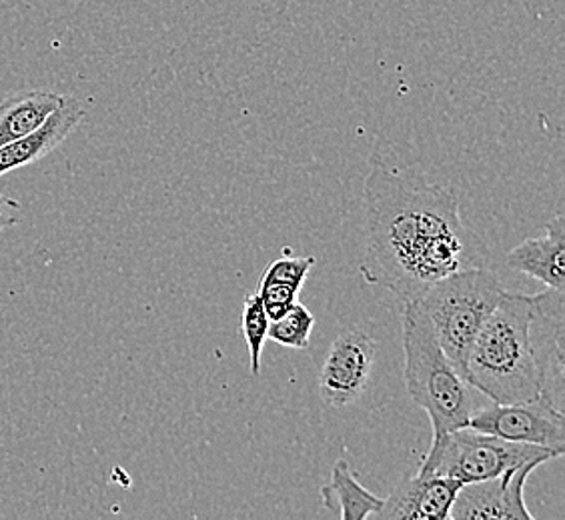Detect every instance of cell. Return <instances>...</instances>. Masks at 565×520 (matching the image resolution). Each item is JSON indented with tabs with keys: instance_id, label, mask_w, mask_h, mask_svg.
Segmentation results:
<instances>
[{
	"instance_id": "cell-1",
	"label": "cell",
	"mask_w": 565,
	"mask_h": 520,
	"mask_svg": "<svg viewBox=\"0 0 565 520\" xmlns=\"http://www.w3.org/2000/svg\"><path fill=\"white\" fill-rule=\"evenodd\" d=\"M363 206L367 242L359 272L403 304L417 303L447 274L478 267V239L463 225L451 188L390 166L375 154Z\"/></svg>"
},
{
	"instance_id": "cell-2",
	"label": "cell",
	"mask_w": 565,
	"mask_h": 520,
	"mask_svg": "<svg viewBox=\"0 0 565 520\" xmlns=\"http://www.w3.org/2000/svg\"><path fill=\"white\" fill-rule=\"evenodd\" d=\"M532 296L505 293L468 357L469 387L495 404L535 401L542 397L540 375L530 345Z\"/></svg>"
},
{
	"instance_id": "cell-3",
	"label": "cell",
	"mask_w": 565,
	"mask_h": 520,
	"mask_svg": "<svg viewBox=\"0 0 565 520\" xmlns=\"http://www.w3.org/2000/svg\"><path fill=\"white\" fill-rule=\"evenodd\" d=\"M402 326L405 384L412 401L427 412L434 438L468 426L473 412L469 382L444 353L424 306L403 304Z\"/></svg>"
},
{
	"instance_id": "cell-4",
	"label": "cell",
	"mask_w": 565,
	"mask_h": 520,
	"mask_svg": "<svg viewBox=\"0 0 565 520\" xmlns=\"http://www.w3.org/2000/svg\"><path fill=\"white\" fill-rule=\"evenodd\" d=\"M505 293L500 279L478 264L447 274L417 301L429 316L444 353L463 379L479 331Z\"/></svg>"
},
{
	"instance_id": "cell-5",
	"label": "cell",
	"mask_w": 565,
	"mask_h": 520,
	"mask_svg": "<svg viewBox=\"0 0 565 520\" xmlns=\"http://www.w3.org/2000/svg\"><path fill=\"white\" fill-rule=\"evenodd\" d=\"M559 453L545 446L513 443L471 426L435 436L419 466L425 477H447L461 485L500 477L511 468L542 466L559 458Z\"/></svg>"
},
{
	"instance_id": "cell-6",
	"label": "cell",
	"mask_w": 565,
	"mask_h": 520,
	"mask_svg": "<svg viewBox=\"0 0 565 520\" xmlns=\"http://www.w3.org/2000/svg\"><path fill=\"white\" fill-rule=\"evenodd\" d=\"M468 426L513 443L545 446L564 456L565 416L544 397L535 401L493 404L471 412Z\"/></svg>"
},
{
	"instance_id": "cell-7",
	"label": "cell",
	"mask_w": 565,
	"mask_h": 520,
	"mask_svg": "<svg viewBox=\"0 0 565 520\" xmlns=\"http://www.w3.org/2000/svg\"><path fill=\"white\" fill-rule=\"evenodd\" d=\"M530 345L542 384V397L564 411L565 392V296L547 289L532 296Z\"/></svg>"
},
{
	"instance_id": "cell-8",
	"label": "cell",
	"mask_w": 565,
	"mask_h": 520,
	"mask_svg": "<svg viewBox=\"0 0 565 520\" xmlns=\"http://www.w3.org/2000/svg\"><path fill=\"white\" fill-rule=\"evenodd\" d=\"M377 357V340L373 336L348 328L331 343L327 353L319 394L333 409H348L358 402L367 389L371 370Z\"/></svg>"
},
{
	"instance_id": "cell-9",
	"label": "cell",
	"mask_w": 565,
	"mask_h": 520,
	"mask_svg": "<svg viewBox=\"0 0 565 520\" xmlns=\"http://www.w3.org/2000/svg\"><path fill=\"white\" fill-rule=\"evenodd\" d=\"M537 466L511 468L500 477L461 485L449 510L454 520H535L525 507V483Z\"/></svg>"
},
{
	"instance_id": "cell-10",
	"label": "cell",
	"mask_w": 565,
	"mask_h": 520,
	"mask_svg": "<svg viewBox=\"0 0 565 520\" xmlns=\"http://www.w3.org/2000/svg\"><path fill=\"white\" fill-rule=\"evenodd\" d=\"M459 488L461 483L454 478L425 477L417 473L393 488L373 519L447 520Z\"/></svg>"
},
{
	"instance_id": "cell-11",
	"label": "cell",
	"mask_w": 565,
	"mask_h": 520,
	"mask_svg": "<svg viewBox=\"0 0 565 520\" xmlns=\"http://www.w3.org/2000/svg\"><path fill=\"white\" fill-rule=\"evenodd\" d=\"M83 119L85 109L81 100L65 97L63 105L39 129L0 147V176L43 161L44 156H49L75 132Z\"/></svg>"
},
{
	"instance_id": "cell-12",
	"label": "cell",
	"mask_w": 565,
	"mask_h": 520,
	"mask_svg": "<svg viewBox=\"0 0 565 520\" xmlns=\"http://www.w3.org/2000/svg\"><path fill=\"white\" fill-rule=\"evenodd\" d=\"M565 218L557 213L542 237H532L508 252L505 262L513 271L523 272L547 289L564 291Z\"/></svg>"
},
{
	"instance_id": "cell-13",
	"label": "cell",
	"mask_w": 565,
	"mask_h": 520,
	"mask_svg": "<svg viewBox=\"0 0 565 520\" xmlns=\"http://www.w3.org/2000/svg\"><path fill=\"white\" fill-rule=\"evenodd\" d=\"M65 100V95L44 88L17 90L0 100V147L33 132Z\"/></svg>"
},
{
	"instance_id": "cell-14",
	"label": "cell",
	"mask_w": 565,
	"mask_h": 520,
	"mask_svg": "<svg viewBox=\"0 0 565 520\" xmlns=\"http://www.w3.org/2000/svg\"><path fill=\"white\" fill-rule=\"evenodd\" d=\"M321 500L323 509L341 520L370 519L383 505V499L359 483L345 458L333 466L331 480L321 487Z\"/></svg>"
},
{
	"instance_id": "cell-15",
	"label": "cell",
	"mask_w": 565,
	"mask_h": 520,
	"mask_svg": "<svg viewBox=\"0 0 565 520\" xmlns=\"http://www.w3.org/2000/svg\"><path fill=\"white\" fill-rule=\"evenodd\" d=\"M313 326H316L313 313L303 304L295 303L281 318L269 323L267 338H271L273 343L281 347L303 350L311 343Z\"/></svg>"
},
{
	"instance_id": "cell-16",
	"label": "cell",
	"mask_w": 565,
	"mask_h": 520,
	"mask_svg": "<svg viewBox=\"0 0 565 520\" xmlns=\"http://www.w3.org/2000/svg\"><path fill=\"white\" fill-rule=\"evenodd\" d=\"M241 331L249 350L250 375L257 377L262 370L263 348L269 333V318L263 306L262 294L253 293L245 299L243 315H241Z\"/></svg>"
},
{
	"instance_id": "cell-17",
	"label": "cell",
	"mask_w": 565,
	"mask_h": 520,
	"mask_svg": "<svg viewBox=\"0 0 565 520\" xmlns=\"http://www.w3.org/2000/svg\"><path fill=\"white\" fill-rule=\"evenodd\" d=\"M316 259L313 257H291L289 249H285V257L273 260L267 267V271L263 272L262 281L265 282H282V284H291L297 289H303L305 279L309 271L313 269Z\"/></svg>"
},
{
	"instance_id": "cell-18",
	"label": "cell",
	"mask_w": 565,
	"mask_h": 520,
	"mask_svg": "<svg viewBox=\"0 0 565 520\" xmlns=\"http://www.w3.org/2000/svg\"><path fill=\"white\" fill-rule=\"evenodd\" d=\"M21 223V205L11 198L0 193V232L4 228L14 227Z\"/></svg>"
}]
</instances>
